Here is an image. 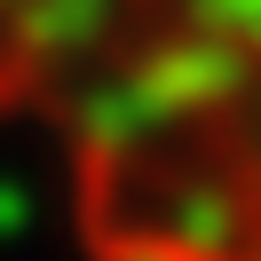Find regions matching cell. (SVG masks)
Masks as SVG:
<instances>
[{
  "label": "cell",
  "mask_w": 261,
  "mask_h": 261,
  "mask_svg": "<svg viewBox=\"0 0 261 261\" xmlns=\"http://www.w3.org/2000/svg\"><path fill=\"white\" fill-rule=\"evenodd\" d=\"M143 0H0V127L71 111Z\"/></svg>",
  "instance_id": "1"
}]
</instances>
